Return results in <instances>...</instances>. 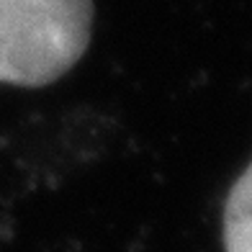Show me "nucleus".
Wrapping results in <instances>:
<instances>
[{"label":"nucleus","instance_id":"nucleus-1","mask_svg":"<svg viewBox=\"0 0 252 252\" xmlns=\"http://www.w3.org/2000/svg\"><path fill=\"white\" fill-rule=\"evenodd\" d=\"M90 26V0H0V83L60 80L85 54Z\"/></svg>","mask_w":252,"mask_h":252},{"label":"nucleus","instance_id":"nucleus-2","mask_svg":"<svg viewBox=\"0 0 252 252\" xmlns=\"http://www.w3.org/2000/svg\"><path fill=\"white\" fill-rule=\"evenodd\" d=\"M224 247L226 252H252V162L226 198Z\"/></svg>","mask_w":252,"mask_h":252}]
</instances>
